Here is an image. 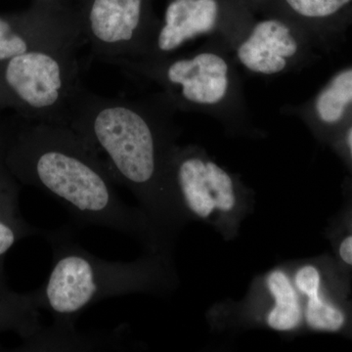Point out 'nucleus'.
Masks as SVG:
<instances>
[{"instance_id": "9d476101", "label": "nucleus", "mask_w": 352, "mask_h": 352, "mask_svg": "<svg viewBox=\"0 0 352 352\" xmlns=\"http://www.w3.org/2000/svg\"><path fill=\"white\" fill-rule=\"evenodd\" d=\"M283 113L296 116L319 136L333 142L352 122V64L336 72L314 96L286 106Z\"/></svg>"}, {"instance_id": "ddd939ff", "label": "nucleus", "mask_w": 352, "mask_h": 352, "mask_svg": "<svg viewBox=\"0 0 352 352\" xmlns=\"http://www.w3.org/2000/svg\"><path fill=\"white\" fill-rule=\"evenodd\" d=\"M0 156V278L4 276V261L9 251L24 238L43 234L25 221L20 212L18 187Z\"/></svg>"}, {"instance_id": "7ed1b4c3", "label": "nucleus", "mask_w": 352, "mask_h": 352, "mask_svg": "<svg viewBox=\"0 0 352 352\" xmlns=\"http://www.w3.org/2000/svg\"><path fill=\"white\" fill-rule=\"evenodd\" d=\"M52 250V266L36 289L38 307L52 315V326L74 328L83 310L104 298L150 291L160 270L150 258L109 261L87 251L68 227L43 231Z\"/></svg>"}, {"instance_id": "9b49d317", "label": "nucleus", "mask_w": 352, "mask_h": 352, "mask_svg": "<svg viewBox=\"0 0 352 352\" xmlns=\"http://www.w3.org/2000/svg\"><path fill=\"white\" fill-rule=\"evenodd\" d=\"M261 14L292 21L316 47H323L338 41L352 24V0H268Z\"/></svg>"}, {"instance_id": "20e7f679", "label": "nucleus", "mask_w": 352, "mask_h": 352, "mask_svg": "<svg viewBox=\"0 0 352 352\" xmlns=\"http://www.w3.org/2000/svg\"><path fill=\"white\" fill-rule=\"evenodd\" d=\"M111 65L155 83L177 110L204 113L226 124L249 122L237 62L219 38L185 54L162 59H120Z\"/></svg>"}, {"instance_id": "6ab92c4d", "label": "nucleus", "mask_w": 352, "mask_h": 352, "mask_svg": "<svg viewBox=\"0 0 352 352\" xmlns=\"http://www.w3.org/2000/svg\"><path fill=\"white\" fill-rule=\"evenodd\" d=\"M249 6H251L252 10L254 11L256 15L263 13L264 7L267 3L268 0H247Z\"/></svg>"}, {"instance_id": "f3484780", "label": "nucleus", "mask_w": 352, "mask_h": 352, "mask_svg": "<svg viewBox=\"0 0 352 352\" xmlns=\"http://www.w3.org/2000/svg\"><path fill=\"white\" fill-rule=\"evenodd\" d=\"M339 146L340 151L346 157L352 168V122L342 131V133L333 141Z\"/></svg>"}, {"instance_id": "dca6fc26", "label": "nucleus", "mask_w": 352, "mask_h": 352, "mask_svg": "<svg viewBox=\"0 0 352 352\" xmlns=\"http://www.w3.org/2000/svg\"><path fill=\"white\" fill-rule=\"evenodd\" d=\"M267 288L274 298V307L267 316L270 327L276 331L294 330L300 325L302 311L295 287L283 271H272L266 278Z\"/></svg>"}, {"instance_id": "39448f33", "label": "nucleus", "mask_w": 352, "mask_h": 352, "mask_svg": "<svg viewBox=\"0 0 352 352\" xmlns=\"http://www.w3.org/2000/svg\"><path fill=\"white\" fill-rule=\"evenodd\" d=\"M82 43L34 48L6 60L1 73L4 94L38 122L67 124L82 85L78 52Z\"/></svg>"}, {"instance_id": "423d86ee", "label": "nucleus", "mask_w": 352, "mask_h": 352, "mask_svg": "<svg viewBox=\"0 0 352 352\" xmlns=\"http://www.w3.org/2000/svg\"><path fill=\"white\" fill-rule=\"evenodd\" d=\"M78 13L92 58L110 65L144 57L161 22L151 0H83Z\"/></svg>"}, {"instance_id": "0eeeda50", "label": "nucleus", "mask_w": 352, "mask_h": 352, "mask_svg": "<svg viewBox=\"0 0 352 352\" xmlns=\"http://www.w3.org/2000/svg\"><path fill=\"white\" fill-rule=\"evenodd\" d=\"M254 15L247 0H168L163 19L141 59L170 56L201 38H219L231 48Z\"/></svg>"}, {"instance_id": "a211bd4d", "label": "nucleus", "mask_w": 352, "mask_h": 352, "mask_svg": "<svg viewBox=\"0 0 352 352\" xmlns=\"http://www.w3.org/2000/svg\"><path fill=\"white\" fill-rule=\"evenodd\" d=\"M340 256L346 264L352 265V235L347 236L340 245Z\"/></svg>"}, {"instance_id": "f257e3e1", "label": "nucleus", "mask_w": 352, "mask_h": 352, "mask_svg": "<svg viewBox=\"0 0 352 352\" xmlns=\"http://www.w3.org/2000/svg\"><path fill=\"white\" fill-rule=\"evenodd\" d=\"M3 161L12 175L53 197L80 226L148 240L145 214L120 198L107 164L69 124L38 122L7 143Z\"/></svg>"}, {"instance_id": "f03ea898", "label": "nucleus", "mask_w": 352, "mask_h": 352, "mask_svg": "<svg viewBox=\"0 0 352 352\" xmlns=\"http://www.w3.org/2000/svg\"><path fill=\"white\" fill-rule=\"evenodd\" d=\"M176 113L160 91L143 98H112L82 85L67 124L98 152L118 184L140 201L147 217L157 214L160 196L168 187Z\"/></svg>"}, {"instance_id": "6e6552de", "label": "nucleus", "mask_w": 352, "mask_h": 352, "mask_svg": "<svg viewBox=\"0 0 352 352\" xmlns=\"http://www.w3.org/2000/svg\"><path fill=\"white\" fill-rule=\"evenodd\" d=\"M316 47L302 28L273 14L254 15L232 45L234 59L252 75H283L305 66Z\"/></svg>"}, {"instance_id": "4468645a", "label": "nucleus", "mask_w": 352, "mask_h": 352, "mask_svg": "<svg viewBox=\"0 0 352 352\" xmlns=\"http://www.w3.org/2000/svg\"><path fill=\"white\" fill-rule=\"evenodd\" d=\"M41 310L36 292L16 293L0 278V333H16L22 342L31 339L43 327Z\"/></svg>"}, {"instance_id": "f8f14e48", "label": "nucleus", "mask_w": 352, "mask_h": 352, "mask_svg": "<svg viewBox=\"0 0 352 352\" xmlns=\"http://www.w3.org/2000/svg\"><path fill=\"white\" fill-rule=\"evenodd\" d=\"M124 333H87L76 328L43 327L31 339L23 342L18 351H95L103 349H126Z\"/></svg>"}, {"instance_id": "2eb2a0df", "label": "nucleus", "mask_w": 352, "mask_h": 352, "mask_svg": "<svg viewBox=\"0 0 352 352\" xmlns=\"http://www.w3.org/2000/svg\"><path fill=\"white\" fill-rule=\"evenodd\" d=\"M296 288L307 298V321L314 330L338 332L346 323V315L339 308L320 296L321 277L312 265L302 266L296 271Z\"/></svg>"}, {"instance_id": "1a4fd4ad", "label": "nucleus", "mask_w": 352, "mask_h": 352, "mask_svg": "<svg viewBox=\"0 0 352 352\" xmlns=\"http://www.w3.org/2000/svg\"><path fill=\"white\" fill-rule=\"evenodd\" d=\"M168 184L199 219H208L215 210L230 212L236 204L232 176L197 148L175 147L168 164Z\"/></svg>"}]
</instances>
